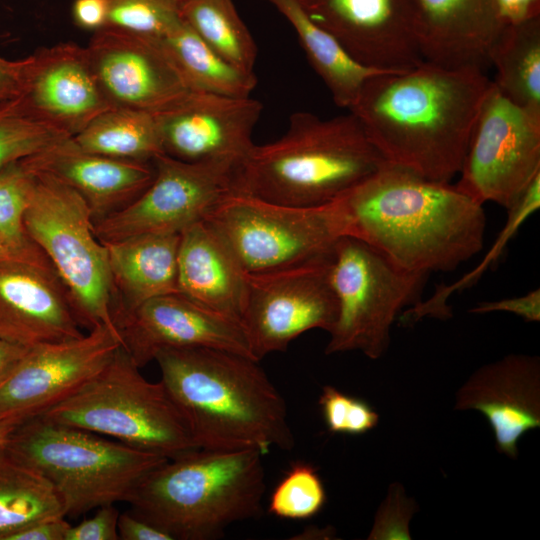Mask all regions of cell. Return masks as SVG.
<instances>
[{"label":"cell","mask_w":540,"mask_h":540,"mask_svg":"<svg viewBox=\"0 0 540 540\" xmlns=\"http://www.w3.org/2000/svg\"><path fill=\"white\" fill-rule=\"evenodd\" d=\"M83 150L111 158L152 162L165 153L154 113L111 107L72 137Z\"/></svg>","instance_id":"f1b7e54d"},{"label":"cell","mask_w":540,"mask_h":540,"mask_svg":"<svg viewBox=\"0 0 540 540\" xmlns=\"http://www.w3.org/2000/svg\"><path fill=\"white\" fill-rule=\"evenodd\" d=\"M179 240L180 234H140L101 241L113 283L115 324L148 300L179 293Z\"/></svg>","instance_id":"d4e9b609"},{"label":"cell","mask_w":540,"mask_h":540,"mask_svg":"<svg viewBox=\"0 0 540 540\" xmlns=\"http://www.w3.org/2000/svg\"><path fill=\"white\" fill-rule=\"evenodd\" d=\"M34 183V174L20 161L0 169V239L26 255L43 253L29 238L24 224Z\"/></svg>","instance_id":"d6a6232c"},{"label":"cell","mask_w":540,"mask_h":540,"mask_svg":"<svg viewBox=\"0 0 540 540\" xmlns=\"http://www.w3.org/2000/svg\"><path fill=\"white\" fill-rule=\"evenodd\" d=\"M386 160L357 118L322 119L305 111L285 133L252 147L235 171L233 191L290 206L335 201L377 172Z\"/></svg>","instance_id":"277c9868"},{"label":"cell","mask_w":540,"mask_h":540,"mask_svg":"<svg viewBox=\"0 0 540 540\" xmlns=\"http://www.w3.org/2000/svg\"><path fill=\"white\" fill-rule=\"evenodd\" d=\"M457 189L480 204L510 208L540 175V122L493 85L475 122Z\"/></svg>","instance_id":"8fae6325"},{"label":"cell","mask_w":540,"mask_h":540,"mask_svg":"<svg viewBox=\"0 0 540 540\" xmlns=\"http://www.w3.org/2000/svg\"><path fill=\"white\" fill-rule=\"evenodd\" d=\"M30 347L0 331V381L21 360Z\"/></svg>","instance_id":"f6af8a7d"},{"label":"cell","mask_w":540,"mask_h":540,"mask_svg":"<svg viewBox=\"0 0 540 540\" xmlns=\"http://www.w3.org/2000/svg\"><path fill=\"white\" fill-rule=\"evenodd\" d=\"M328 257L280 270L247 273L240 324L253 358L287 350L303 333L331 331L337 301Z\"/></svg>","instance_id":"7c38bea8"},{"label":"cell","mask_w":540,"mask_h":540,"mask_svg":"<svg viewBox=\"0 0 540 540\" xmlns=\"http://www.w3.org/2000/svg\"><path fill=\"white\" fill-rule=\"evenodd\" d=\"M337 301L327 355L360 351L380 358L390 343V329L408 306L420 301L426 274L405 270L366 242L342 236L329 263Z\"/></svg>","instance_id":"30bf717a"},{"label":"cell","mask_w":540,"mask_h":540,"mask_svg":"<svg viewBox=\"0 0 540 540\" xmlns=\"http://www.w3.org/2000/svg\"><path fill=\"white\" fill-rule=\"evenodd\" d=\"M181 21L180 0H110L106 28L159 39Z\"/></svg>","instance_id":"e575fe53"},{"label":"cell","mask_w":540,"mask_h":540,"mask_svg":"<svg viewBox=\"0 0 540 540\" xmlns=\"http://www.w3.org/2000/svg\"><path fill=\"white\" fill-rule=\"evenodd\" d=\"M496 89L540 122V17L504 26L489 51Z\"/></svg>","instance_id":"4316f807"},{"label":"cell","mask_w":540,"mask_h":540,"mask_svg":"<svg viewBox=\"0 0 540 540\" xmlns=\"http://www.w3.org/2000/svg\"><path fill=\"white\" fill-rule=\"evenodd\" d=\"M6 106L69 137L112 107L97 82L86 47L71 42L40 48L28 56L20 91Z\"/></svg>","instance_id":"2e32d148"},{"label":"cell","mask_w":540,"mask_h":540,"mask_svg":"<svg viewBox=\"0 0 540 540\" xmlns=\"http://www.w3.org/2000/svg\"><path fill=\"white\" fill-rule=\"evenodd\" d=\"M110 0H74L72 18L81 29L97 32L106 28Z\"/></svg>","instance_id":"60d3db41"},{"label":"cell","mask_w":540,"mask_h":540,"mask_svg":"<svg viewBox=\"0 0 540 540\" xmlns=\"http://www.w3.org/2000/svg\"><path fill=\"white\" fill-rule=\"evenodd\" d=\"M46 256L44 253L38 255H26L21 254L10 248L0 239V259L11 258V257H41Z\"/></svg>","instance_id":"7dc6e473"},{"label":"cell","mask_w":540,"mask_h":540,"mask_svg":"<svg viewBox=\"0 0 540 540\" xmlns=\"http://www.w3.org/2000/svg\"><path fill=\"white\" fill-rule=\"evenodd\" d=\"M325 502V487L316 469L298 462L274 488L269 512L283 519L303 520L319 513Z\"/></svg>","instance_id":"836d02e7"},{"label":"cell","mask_w":540,"mask_h":540,"mask_svg":"<svg viewBox=\"0 0 540 540\" xmlns=\"http://www.w3.org/2000/svg\"><path fill=\"white\" fill-rule=\"evenodd\" d=\"M66 138L69 136L57 129L21 117L5 105L0 108V169Z\"/></svg>","instance_id":"d590c367"},{"label":"cell","mask_w":540,"mask_h":540,"mask_svg":"<svg viewBox=\"0 0 540 540\" xmlns=\"http://www.w3.org/2000/svg\"><path fill=\"white\" fill-rule=\"evenodd\" d=\"M6 453L43 475L72 517L127 502L138 483L168 460L40 416L16 426Z\"/></svg>","instance_id":"8992f818"},{"label":"cell","mask_w":540,"mask_h":540,"mask_svg":"<svg viewBox=\"0 0 540 540\" xmlns=\"http://www.w3.org/2000/svg\"><path fill=\"white\" fill-rule=\"evenodd\" d=\"M181 1V0H180Z\"/></svg>","instance_id":"c3c4849f"},{"label":"cell","mask_w":540,"mask_h":540,"mask_svg":"<svg viewBox=\"0 0 540 540\" xmlns=\"http://www.w3.org/2000/svg\"><path fill=\"white\" fill-rule=\"evenodd\" d=\"M116 326L122 347L139 368L164 349L217 348L253 358L240 322L207 310L181 293L146 301L121 317Z\"/></svg>","instance_id":"d6986e66"},{"label":"cell","mask_w":540,"mask_h":540,"mask_svg":"<svg viewBox=\"0 0 540 540\" xmlns=\"http://www.w3.org/2000/svg\"><path fill=\"white\" fill-rule=\"evenodd\" d=\"M256 449H196L150 471L128 499L132 511L174 540H211L257 517L265 493Z\"/></svg>","instance_id":"5b68a950"},{"label":"cell","mask_w":540,"mask_h":540,"mask_svg":"<svg viewBox=\"0 0 540 540\" xmlns=\"http://www.w3.org/2000/svg\"><path fill=\"white\" fill-rule=\"evenodd\" d=\"M66 516L60 494L43 475L6 452L0 456V540L39 521Z\"/></svg>","instance_id":"f546056e"},{"label":"cell","mask_w":540,"mask_h":540,"mask_svg":"<svg viewBox=\"0 0 540 540\" xmlns=\"http://www.w3.org/2000/svg\"><path fill=\"white\" fill-rule=\"evenodd\" d=\"M86 49L112 107L156 114L189 92L157 39L104 28L93 33Z\"/></svg>","instance_id":"ac0fdd59"},{"label":"cell","mask_w":540,"mask_h":540,"mask_svg":"<svg viewBox=\"0 0 540 540\" xmlns=\"http://www.w3.org/2000/svg\"><path fill=\"white\" fill-rule=\"evenodd\" d=\"M497 18L504 26L540 17V0H493Z\"/></svg>","instance_id":"b9f144b4"},{"label":"cell","mask_w":540,"mask_h":540,"mask_svg":"<svg viewBox=\"0 0 540 540\" xmlns=\"http://www.w3.org/2000/svg\"><path fill=\"white\" fill-rule=\"evenodd\" d=\"M540 208V175H538L518 198V200L508 208V217L505 226L499 233L497 240L492 245L489 253L484 257L473 272L463 276L458 281L450 285H439L434 294L425 301H419L402 313V320L405 323L416 322L424 316H433L437 318H448L450 308L447 300L455 291L463 290L471 286L481 277L483 272L498 260L502 255L507 243L512 240L521 225L534 212Z\"/></svg>","instance_id":"1f68e13d"},{"label":"cell","mask_w":540,"mask_h":540,"mask_svg":"<svg viewBox=\"0 0 540 540\" xmlns=\"http://www.w3.org/2000/svg\"><path fill=\"white\" fill-rule=\"evenodd\" d=\"M97 512L75 526H70L65 540H118L120 512L114 506L104 505Z\"/></svg>","instance_id":"74e56055"},{"label":"cell","mask_w":540,"mask_h":540,"mask_svg":"<svg viewBox=\"0 0 540 540\" xmlns=\"http://www.w3.org/2000/svg\"><path fill=\"white\" fill-rule=\"evenodd\" d=\"M33 174L35 183L24 217L29 238L49 259L67 289L79 324L89 330L106 326L121 338L114 321L107 250L94 233L88 204L54 177Z\"/></svg>","instance_id":"ba28073f"},{"label":"cell","mask_w":540,"mask_h":540,"mask_svg":"<svg viewBox=\"0 0 540 540\" xmlns=\"http://www.w3.org/2000/svg\"><path fill=\"white\" fill-rule=\"evenodd\" d=\"M179 293L214 313L240 322L247 272L205 220L180 233Z\"/></svg>","instance_id":"cb8c5ba5"},{"label":"cell","mask_w":540,"mask_h":540,"mask_svg":"<svg viewBox=\"0 0 540 540\" xmlns=\"http://www.w3.org/2000/svg\"><path fill=\"white\" fill-rule=\"evenodd\" d=\"M20 162L30 172L50 175L75 190L88 204L93 222L130 204L154 177L152 162L90 153L72 137Z\"/></svg>","instance_id":"7402d4cb"},{"label":"cell","mask_w":540,"mask_h":540,"mask_svg":"<svg viewBox=\"0 0 540 540\" xmlns=\"http://www.w3.org/2000/svg\"><path fill=\"white\" fill-rule=\"evenodd\" d=\"M308 16L360 64L406 70L421 64L414 0H299Z\"/></svg>","instance_id":"9a60e30c"},{"label":"cell","mask_w":540,"mask_h":540,"mask_svg":"<svg viewBox=\"0 0 540 540\" xmlns=\"http://www.w3.org/2000/svg\"><path fill=\"white\" fill-rule=\"evenodd\" d=\"M264 1L290 23L310 65L339 107L348 110L369 78L392 71L367 67L353 59L332 35L308 16L299 0Z\"/></svg>","instance_id":"484cf974"},{"label":"cell","mask_w":540,"mask_h":540,"mask_svg":"<svg viewBox=\"0 0 540 540\" xmlns=\"http://www.w3.org/2000/svg\"><path fill=\"white\" fill-rule=\"evenodd\" d=\"M118 535L121 540H174L169 533L132 510L120 513Z\"/></svg>","instance_id":"ab89813d"},{"label":"cell","mask_w":540,"mask_h":540,"mask_svg":"<svg viewBox=\"0 0 540 540\" xmlns=\"http://www.w3.org/2000/svg\"><path fill=\"white\" fill-rule=\"evenodd\" d=\"M149 186L124 208L93 222L104 241L140 234H180L204 220L233 191L236 167L227 163L189 162L166 153L152 161Z\"/></svg>","instance_id":"4fadbf2b"},{"label":"cell","mask_w":540,"mask_h":540,"mask_svg":"<svg viewBox=\"0 0 540 540\" xmlns=\"http://www.w3.org/2000/svg\"><path fill=\"white\" fill-rule=\"evenodd\" d=\"M139 369L121 346L99 373L40 417L167 459L199 449L163 383L149 382Z\"/></svg>","instance_id":"52a82bcc"},{"label":"cell","mask_w":540,"mask_h":540,"mask_svg":"<svg viewBox=\"0 0 540 540\" xmlns=\"http://www.w3.org/2000/svg\"><path fill=\"white\" fill-rule=\"evenodd\" d=\"M456 410L481 412L500 453L515 459L517 442L540 426V360L510 354L477 369L456 393Z\"/></svg>","instance_id":"44dd1931"},{"label":"cell","mask_w":540,"mask_h":540,"mask_svg":"<svg viewBox=\"0 0 540 540\" xmlns=\"http://www.w3.org/2000/svg\"><path fill=\"white\" fill-rule=\"evenodd\" d=\"M154 360L199 449L293 448L286 402L259 361L207 347L164 349Z\"/></svg>","instance_id":"3957f363"},{"label":"cell","mask_w":540,"mask_h":540,"mask_svg":"<svg viewBox=\"0 0 540 540\" xmlns=\"http://www.w3.org/2000/svg\"><path fill=\"white\" fill-rule=\"evenodd\" d=\"M247 273H261L328 257L348 235L343 199L290 206L232 191L204 219Z\"/></svg>","instance_id":"9c48e42d"},{"label":"cell","mask_w":540,"mask_h":540,"mask_svg":"<svg viewBox=\"0 0 540 540\" xmlns=\"http://www.w3.org/2000/svg\"><path fill=\"white\" fill-rule=\"evenodd\" d=\"M26 65L27 57L19 60L0 57V108L17 97Z\"/></svg>","instance_id":"7bdbcfd3"},{"label":"cell","mask_w":540,"mask_h":540,"mask_svg":"<svg viewBox=\"0 0 540 540\" xmlns=\"http://www.w3.org/2000/svg\"><path fill=\"white\" fill-rule=\"evenodd\" d=\"M262 110L261 102L251 96L189 91L155 116L166 154L238 168L254 146L252 134Z\"/></svg>","instance_id":"e0dca14e"},{"label":"cell","mask_w":540,"mask_h":540,"mask_svg":"<svg viewBox=\"0 0 540 540\" xmlns=\"http://www.w3.org/2000/svg\"><path fill=\"white\" fill-rule=\"evenodd\" d=\"M70 526L65 517L43 520L18 531L9 540H65Z\"/></svg>","instance_id":"ee69618b"},{"label":"cell","mask_w":540,"mask_h":540,"mask_svg":"<svg viewBox=\"0 0 540 540\" xmlns=\"http://www.w3.org/2000/svg\"><path fill=\"white\" fill-rule=\"evenodd\" d=\"M157 40L189 91L248 97L257 85L255 73L226 61L183 21Z\"/></svg>","instance_id":"83f0119b"},{"label":"cell","mask_w":540,"mask_h":540,"mask_svg":"<svg viewBox=\"0 0 540 540\" xmlns=\"http://www.w3.org/2000/svg\"><path fill=\"white\" fill-rule=\"evenodd\" d=\"M17 425L0 421V456L6 452L11 434Z\"/></svg>","instance_id":"bcb514c9"},{"label":"cell","mask_w":540,"mask_h":540,"mask_svg":"<svg viewBox=\"0 0 540 540\" xmlns=\"http://www.w3.org/2000/svg\"><path fill=\"white\" fill-rule=\"evenodd\" d=\"M491 85L481 69L423 61L369 78L348 111L387 163L450 183Z\"/></svg>","instance_id":"6da1fadb"},{"label":"cell","mask_w":540,"mask_h":540,"mask_svg":"<svg viewBox=\"0 0 540 540\" xmlns=\"http://www.w3.org/2000/svg\"><path fill=\"white\" fill-rule=\"evenodd\" d=\"M424 61L485 71L502 30L493 0H414Z\"/></svg>","instance_id":"603a6c76"},{"label":"cell","mask_w":540,"mask_h":540,"mask_svg":"<svg viewBox=\"0 0 540 540\" xmlns=\"http://www.w3.org/2000/svg\"><path fill=\"white\" fill-rule=\"evenodd\" d=\"M180 17L226 61L255 73L257 46L232 0H181Z\"/></svg>","instance_id":"4dcf8cb0"},{"label":"cell","mask_w":540,"mask_h":540,"mask_svg":"<svg viewBox=\"0 0 540 540\" xmlns=\"http://www.w3.org/2000/svg\"><path fill=\"white\" fill-rule=\"evenodd\" d=\"M342 199L348 235L408 271H453L484 244L482 204L451 183L387 162Z\"/></svg>","instance_id":"7a4b0ae2"},{"label":"cell","mask_w":540,"mask_h":540,"mask_svg":"<svg viewBox=\"0 0 540 540\" xmlns=\"http://www.w3.org/2000/svg\"><path fill=\"white\" fill-rule=\"evenodd\" d=\"M80 327L46 256L0 259V331L33 346L81 337Z\"/></svg>","instance_id":"ffe728a7"},{"label":"cell","mask_w":540,"mask_h":540,"mask_svg":"<svg viewBox=\"0 0 540 540\" xmlns=\"http://www.w3.org/2000/svg\"><path fill=\"white\" fill-rule=\"evenodd\" d=\"M319 405L328 430L335 434L361 435L375 428L379 414L363 399L326 385Z\"/></svg>","instance_id":"8d00e7d4"},{"label":"cell","mask_w":540,"mask_h":540,"mask_svg":"<svg viewBox=\"0 0 540 540\" xmlns=\"http://www.w3.org/2000/svg\"><path fill=\"white\" fill-rule=\"evenodd\" d=\"M122 339L106 326L33 345L0 381V421L19 425L75 394L112 359Z\"/></svg>","instance_id":"5bb4252c"},{"label":"cell","mask_w":540,"mask_h":540,"mask_svg":"<svg viewBox=\"0 0 540 540\" xmlns=\"http://www.w3.org/2000/svg\"><path fill=\"white\" fill-rule=\"evenodd\" d=\"M470 312L474 314L508 312L527 322H538L540 320V289L536 288L516 297L479 302L470 309Z\"/></svg>","instance_id":"f35d334b"}]
</instances>
